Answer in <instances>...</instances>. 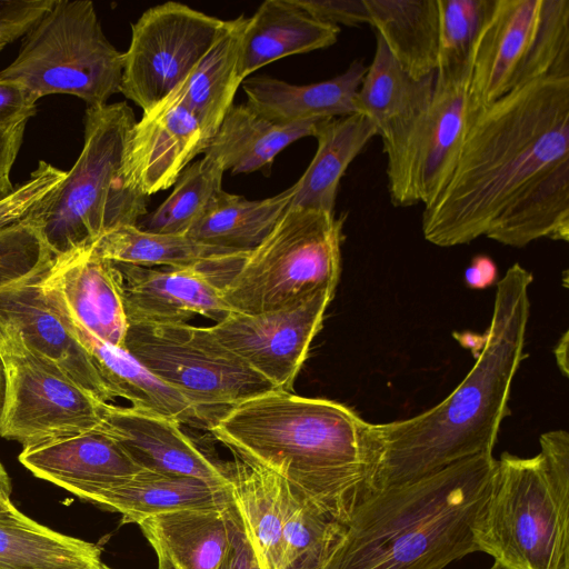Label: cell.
I'll list each match as a JSON object with an SVG mask.
<instances>
[{
	"label": "cell",
	"instance_id": "6da1fadb",
	"mask_svg": "<svg viewBox=\"0 0 569 569\" xmlns=\"http://www.w3.org/2000/svg\"><path fill=\"white\" fill-rule=\"evenodd\" d=\"M569 160V77L518 87L479 110L453 172L425 207V239L467 244L539 178Z\"/></svg>",
	"mask_w": 569,
	"mask_h": 569
},
{
	"label": "cell",
	"instance_id": "7a4b0ae2",
	"mask_svg": "<svg viewBox=\"0 0 569 569\" xmlns=\"http://www.w3.org/2000/svg\"><path fill=\"white\" fill-rule=\"evenodd\" d=\"M207 429L342 526L378 492L373 423L340 402L272 390L228 409Z\"/></svg>",
	"mask_w": 569,
	"mask_h": 569
},
{
	"label": "cell",
	"instance_id": "3957f363",
	"mask_svg": "<svg viewBox=\"0 0 569 569\" xmlns=\"http://www.w3.org/2000/svg\"><path fill=\"white\" fill-rule=\"evenodd\" d=\"M532 280L516 262L497 281L483 347L469 373L445 400L405 420L373 423L378 491L492 453L500 425L510 413L512 381L527 357Z\"/></svg>",
	"mask_w": 569,
	"mask_h": 569
},
{
	"label": "cell",
	"instance_id": "277c9868",
	"mask_svg": "<svg viewBox=\"0 0 569 569\" xmlns=\"http://www.w3.org/2000/svg\"><path fill=\"white\" fill-rule=\"evenodd\" d=\"M497 459L479 455L365 501L319 569H443L478 551Z\"/></svg>",
	"mask_w": 569,
	"mask_h": 569
},
{
	"label": "cell",
	"instance_id": "5b68a950",
	"mask_svg": "<svg viewBox=\"0 0 569 569\" xmlns=\"http://www.w3.org/2000/svg\"><path fill=\"white\" fill-rule=\"evenodd\" d=\"M539 445L530 458L501 453L475 527L478 551L506 569H569V435Z\"/></svg>",
	"mask_w": 569,
	"mask_h": 569
},
{
	"label": "cell",
	"instance_id": "8992f818",
	"mask_svg": "<svg viewBox=\"0 0 569 569\" xmlns=\"http://www.w3.org/2000/svg\"><path fill=\"white\" fill-rule=\"evenodd\" d=\"M126 101L87 108L83 148L66 179L27 217L56 254L93 246L106 232L137 226L148 198L129 188L122 164L136 123Z\"/></svg>",
	"mask_w": 569,
	"mask_h": 569
},
{
	"label": "cell",
	"instance_id": "52a82bcc",
	"mask_svg": "<svg viewBox=\"0 0 569 569\" xmlns=\"http://www.w3.org/2000/svg\"><path fill=\"white\" fill-rule=\"evenodd\" d=\"M345 218L288 207L270 234L220 283L227 305L257 315L292 306L323 288L336 291Z\"/></svg>",
	"mask_w": 569,
	"mask_h": 569
},
{
	"label": "cell",
	"instance_id": "ba28073f",
	"mask_svg": "<svg viewBox=\"0 0 569 569\" xmlns=\"http://www.w3.org/2000/svg\"><path fill=\"white\" fill-rule=\"evenodd\" d=\"M122 74L123 52L104 36L93 3L54 0L26 34L18 57L0 71V80L20 83L37 101L67 93L96 108L120 92Z\"/></svg>",
	"mask_w": 569,
	"mask_h": 569
},
{
	"label": "cell",
	"instance_id": "9c48e42d",
	"mask_svg": "<svg viewBox=\"0 0 569 569\" xmlns=\"http://www.w3.org/2000/svg\"><path fill=\"white\" fill-rule=\"evenodd\" d=\"M569 77V0H492L470 58L475 110L543 78Z\"/></svg>",
	"mask_w": 569,
	"mask_h": 569
},
{
	"label": "cell",
	"instance_id": "30bf717a",
	"mask_svg": "<svg viewBox=\"0 0 569 569\" xmlns=\"http://www.w3.org/2000/svg\"><path fill=\"white\" fill-rule=\"evenodd\" d=\"M123 348L188 399L208 426L238 403L278 390L223 346L210 327L129 323Z\"/></svg>",
	"mask_w": 569,
	"mask_h": 569
},
{
	"label": "cell",
	"instance_id": "8fae6325",
	"mask_svg": "<svg viewBox=\"0 0 569 569\" xmlns=\"http://www.w3.org/2000/svg\"><path fill=\"white\" fill-rule=\"evenodd\" d=\"M470 69L435 73L428 108L402 131L382 140L395 207L431 203L449 181L479 110L470 99Z\"/></svg>",
	"mask_w": 569,
	"mask_h": 569
},
{
	"label": "cell",
	"instance_id": "7c38bea8",
	"mask_svg": "<svg viewBox=\"0 0 569 569\" xmlns=\"http://www.w3.org/2000/svg\"><path fill=\"white\" fill-rule=\"evenodd\" d=\"M0 356L7 379L1 437L26 448L99 427L106 402L31 350L19 331L1 320Z\"/></svg>",
	"mask_w": 569,
	"mask_h": 569
},
{
	"label": "cell",
	"instance_id": "4fadbf2b",
	"mask_svg": "<svg viewBox=\"0 0 569 569\" xmlns=\"http://www.w3.org/2000/svg\"><path fill=\"white\" fill-rule=\"evenodd\" d=\"M223 21L173 1L144 11L123 52L120 92L150 112L186 82Z\"/></svg>",
	"mask_w": 569,
	"mask_h": 569
},
{
	"label": "cell",
	"instance_id": "5bb4252c",
	"mask_svg": "<svg viewBox=\"0 0 569 569\" xmlns=\"http://www.w3.org/2000/svg\"><path fill=\"white\" fill-rule=\"evenodd\" d=\"M335 292L323 288L292 306L263 313L232 311L210 328L223 346L278 390L292 392Z\"/></svg>",
	"mask_w": 569,
	"mask_h": 569
},
{
	"label": "cell",
	"instance_id": "9a60e30c",
	"mask_svg": "<svg viewBox=\"0 0 569 569\" xmlns=\"http://www.w3.org/2000/svg\"><path fill=\"white\" fill-rule=\"evenodd\" d=\"M40 286L69 320L106 343L123 347L129 321L120 276L93 246L56 256Z\"/></svg>",
	"mask_w": 569,
	"mask_h": 569
},
{
	"label": "cell",
	"instance_id": "2e32d148",
	"mask_svg": "<svg viewBox=\"0 0 569 569\" xmlns=\"http://www.w3.org/2000/svg\"><path fill=\"white\" fill-rule=\"evenodd\" d=\"M181 89L143 113L127 142L124 182L146 197L173 186L207 144L197 118L182 101Z\"/></svg>",
	"mask_w": 569,
	"mask_h": 569
},
{
	"label": "cell",
	"instance_id": "e0dca14e",
	"mask_svg": "<svg viewBox=\"0 0 569 569\" xmlns=\"http://www.w3.org/2000/svg\"><path fill=\"white\" fill-rule=\"evenodd\" d=\"M113 263L120 276L129 323H183L196 316L218 322L232 312L206 266Z\"/></svg>",
	"mask_w": 569,
	"mask_h": 569
},
{
	"label": "cell",
	"instance_id": "ac0fdd59",
	"mask_svg": "<svg viewBox=\"0 0 569 569\" xmlns=\"http://www.w3.org/2000/svg\"><path fill=\"white\" fill-rule=\"evenodd\" d=\"M48 269L0 288V320L13 326L31 350L97 400L109 403L113 397L90 356L42 292L40 280Z\"/></svg>",
	"mask_w": 569,
	"mask_h": 569
},
{
	"label": "cell",
	"instance_id": "d6986e66",
	"mask_svg": "<svg viewBox=\"0 0 569 569\" xmlns=\"http://www.w3.org/2000/svg\"><path fill=\"white\" fill-rule=\"evenodd\" d=\"M98 430L111 437L142 470L230 485L226 463L203 453L173 419L133 407L102 403Z\"/></svg>",
	"mask_w": 569,
	"mask_h": 569
},
{
	"label": "cell",
	"instance_id": "ffe728a7",
	"mask_svg": "<svg viewBox=\"0 0 569 569\" xmlns=\"http://www.w3.org/2000/svg\"><path fill=\"white\" fill-rule=\"evenodd\" d=\"M19 460L36 477L86 500L142 471L98 429L26 447Z\"/></svg>",
	"mask_w": 569,
	"mask_h": 569
},
{
	"label": "cell",
	"instance_id": "44dd1931",
	"mask_svg": "<svg viewBox=\"0 0 569 569\" xmlns=\"http://www.w3.org/2000/svg\"><path fill=\"white\" fill-rule=\"evenodd\" d=\"M234 501L169 511L138 526L152 547L158 569H217L231 542Z\"/></svg>",
	"mask_w": 569,
	"mask_h": 569
},
{
	"label": "cell",
	"instance_id": "7402d4cb",
	"mask_svg": "<svg viewBox=\"0 0 569 569\" xmlns=\"http://www.w3.org/2000/svg\"><path fill=\"white\" fill-rule=\"evenodd\" d=\"M367 71L361 59L335 78L292 84L268 76L242 81L247 104L278 124L308 120H327L357 113L356 97Z\"/></svg>",
	"mask_w": 569,
	"mask_h": 569
},
{
	"label": "cell",
	"instance_id": "603a6c76",
	"mask_svg": "<svg viewBox=\"0 0 569 569\" xmlns=\"http://www.w3.org/2000/svg\"><path fill=\"white\" fill-rule=\"evenodd\" d=\"M59 313L90 356L113 399L123 398L133 408L177 420L180 425L208 427L206 418L188 399L160 380L123 347L101 341Z\"/></svg>",
	"mask_w": 569,
	"mask_h": 569
},
{
	"label": "cell",
	"instance_id": "cb8c5ba5",
	"mask_svg": "<svg viewBox=\"0 0 569 569\" xmlns=\"http://www.w3.org/2000/svg\"><path fill=\"white\" fill-rule=\"evenodd\" d=\"M339 33V27L313 18L296 0H266L247 18L239 77L243 81L278 59L328 48L337 42Z\"/></svg>",
	"mask_w": 569,
	"mask_h": 569
},
{
	"label": "cell",
	"instance_id": "d4e9b609",
	"mask_svg": "<svg viewBox=\"0 0 569 569\" xmlns=\"http://www.w3.org/2000/svg\"><path fill=\"white\" fill-rule=\"evenodd\" d=\"M87 500L121 513L123 522L138 525L169 511L228 505L233 497L230 485L142 470Z\"/></svg>",
	"mask_w": 569,
	"mask_h": 569
},
{
	"label": "cell",
	"instance_id": "484cf974",
	"mask_svg": "<svg viewBox=\"0 0 569 569\" xmlns=\"http://www.w3.org/2000/svg\"><path fill=\"white\" fill-rule=\"evenodd\" d=\"M433 86L435 73L422 79L409 76L376 33L373 59L367 67L356 97L357 113L368 118L377 136L387 140L428 108Z\"/></svg>",
	"mask_w": 569,
	"mask_h": 569
},
{
	"label": "cell",
	"instance_id": "4316f807",
	"mask_svg": "<svg viewBox=\"0 0 569 569\" xmlns=\"http://www.w3.org/2000/svg\"><path fill=\"white\" fill-rule=\"evenodd\" d=\"M234 505L262 569H280L291 486L237 456L226 463Z\"/></svg>",
	"mask_w": 569,
	"mask_h": 569
},
{
	"label": "cell",
	"instance_id": "83f0119b",
	"mask_svg": "<svg viewBox=\"0 0 569 569\" xmlns=\"http://www.w3.org/2000/svg\"><path fill=\"white\" fill-rule=\"evenodd\" d=\"M375 136V126L360 113L319 122L313 134L318 142L316 153L293 184L289 208L335 213L342 176Z\"/></svg>",
	"mask_w": 569,
	"mask_h": 569
},
{
	"label": "cell",
	"instance_id": "f1b7e54d",
	"mask_svg": "<svg viewBox=\"0 0 569 569\" xmlns=\"http://www.w3.org/2000/svg\"><path fill=\"white\" fill-rule=\"evenodd\" d=\"M321 121L278 124L247 103L233 104L202 153L218 161L224 171L253 172L271 164L276 156L292 142L313 137Z\"/></svg>",
	"mask_w": 569,
	"mask_h": 569
},
{
	"label": "cell",
	"instance_id": "f546056e",
	"mask_svg": "<svg viewBox=\"0 0 569 569\" xmlns=\"http://www.w3.org/2000/svg\"><path fill=\"white\" fill-rule=\"evenodd\" d=\"M485 236L516 248L541 238L568 242L569 160L539 178L495 220Z\"/></svg>",
	"mask_w": 569,
	"mask_h": 569
},
{
	"label": "cell",
	"instance_id": "4dcf8cb0",
	"mask_svg": "<svg viewBox=\"0 0 569 569\" xmlns=\"http://www.w3.org/2000/svg\"><path fill=\"white\" fill-rule=\"evenodd\" d=\"M246 23L243 16L223 21L213 44L182 84V101L197 118L207 143L233 106L242 83L238 68Z\"/></svg>",
	"mask_w": 569,
	"mask_h": 569
},
{
	"label": "cell",
	"instance_id": "1f68e13d",
	"mask_svg": "<svg viewBox=\"0 0 569 569\" xmlns=\"http://www.w3.org/2000/svg\"><path fill=\"white\" fill-rule=\"evenodd\" d=\"M369 23L392 57L415 79L436 72L439 42L437 0H365Z\"/></svg>",
	"mask_w": 569,
	"mask_h": 569
},
{
	"label": "cell",
	"instance_id": "d6a6232c",
	"mask_svg": "<svg viewBox=\"0 0 569 569\" xmlns=\"http://www.w3.org/2000/svg\"><path fill=\"white\" fill-rule=\"evenodd\" d=\"M100 549L32 520L13 505L0 512V569H100Z\"/></svg>",
	"mask_w": 569,
	"mask_h": 569
},
{
	"label": "cell",
	"instance_id": "836d02e7",
	"mask_svg": "<svg viewBox=\"0 0 569 569\" xmlns=\"http://www.w3.org/2000/svg\"><path fill=\"white\" fill-rule=\"evenodd\" d=\"M292 196L293 186L262 200L220 190L186 236L210 247L248 253L270 234Z\"/></svg>",
	"mask_w": 569,
	"mask_h": 569
},
{
	"label": "cell",
	"instance_id": "e575fe53",
	"mask_svg": "<svg viewBox=\"0 0 569 569\" xmlns=\"http://www.w3.org/2000/svg\"><path fill=\"white\" fill-rule=\"evenodd\" d=\"M93 248L109 261L141 267L207 266L247 254L210 247L186 234L154 233L137 226L106 232Z\"/></svg>",
	"mask_w": 569,
	"mask_h": 569
},
{
	"label": "cell",
	"instance_id": "d590c367",
	"mask_svg": "<svg viewBox=\"0 0 569 569\" xmlns=\"http://www.w3.org/2000/svg\"><path fill=\"white\" fill-rule=\"evenodd\" d=\"M223 173L218 161L203 156L181 172L168 198L143 216L137 227L154 233L187 234L222 190Z\"/></svg>",
	"mask_w": 569,
	"mask_h": 569
},
{
	"label": "cell",
	"instance_id": "8d00e7d4",
	"mask_svg": "<svg viewBox=\"0 0 569 569\" xmlns=\"http://www.w3.org/2000/svg\"><path fill=\"white\" fill-rule=\"evenodd\" d=\"M343 527L291 487L280 569H319Z\"/></svg>",
	"mask_w": 569,
	"mask_h": 569
},
{
	"label": "cell",
	"instance_id": "74e56055",
	"mask_svg": "<svg viewBox=\"0 0 569 569\" xmlns=\"http://www.w3.org/2000/svg\"><path fill=\"white\" fill-rule=\"evenodd\" d=\"M492 0H437L438 59L435 73L470 69L475 40Z\"/></svg>",
	"mask_w": 569,
	"mask_h": 569
},
{
	"label": "cell",
	"instance_id": "f35d334b",
	"mask_svg": "<svg viewBox=\"0 0 569 569\" xmlns=\"http://www.w3.org/2000/svg\"><path fill=\"white\" fill-rule=\"evenodd\" d=\"M54 257L28 217L0 228V288L48 269Z\"/></svg>",
	"mask_w": 569,
	"mask_h": 569
},
{
	"label": "cell",
	"instance_id": "ab89813d",
	"mask_svg": "<svg viewBox=\"0 0 569 569\" xmlns=\"http://www.w3.org/2000/svg\"><path fill=\"white\" fill-rule=\"evenodd\" d=\"M68 171L41 160L29 178L0 200V228L19 221L46 201Z\"/></svg>",
	"mask_w": 569,
	"mask_h": 569
},
{
	"label": "cell",
	"instance_id": "60d3db41",
	"mask_svg": "<svg viewBox=\"0 0 569 569\" xmlns=\"http://www.w3.org/2000/svg\"><path fill=\"white\" fill-rule=\"evenodd\" d=\"M53 3L54 0H0V51L26 36Z\"/></svg>",
	"mask_w": 569,
	"mask_h": 569
},
{
	"label": "cell",
	"instance_id": "b9f144b4",
	"mask_svg": "<svg viewBox=\"0 0 569 569\" xmlns=\"http://www.w3.org/2000/svg\"><path fill=\"white\" fill-rule=\"evenodd\" d=\"M313 18L339 27H358L369 23L365 0H296Z\"/></svg>",
	"mask_w": 569,
	"mask_h": 569
},
{
	"label": "cell",
	"instance_id": "7bdbcfd3",
	"mask_svg": "<svg viewBox=\"0 0 569 569\" xmlns=\"http://www.w3.org/2000/svg\"><path fill=\"white\" fill-rule=\"evenodd\" d=\"M37 100L20 83L0 80V129L28 121L36 113Z\"/></svg>",
	"mask_w": 569,
	"mask_h": 569
},
{
	"label": "cell",
	"instance_id": "ee69618b",
	"mask_svg": "<svg viewBox=\"0 0 569 569\" xmlns=\"http://www.w3.org/2000/svg\"><path fill=\"white\" fill-rule=\"evenodd\" d=\"M217 569H262L238 508L230 546Z\"/></svg>",
	"mask_w": 569,
	"mask_h": 569
},
{
	"label": "cell",
	"instance_id": "f6af8a7d",
	"mask_svg": "<svg viewBox=\"0 0 569 569\" xmlns=\"http://www.w3.org/2000/svg\"><path fill=\"white\" fill-rule=\"evenodd\" d=\"M27 122H21L9 129H0V200L14 189L10 176L22 143Z\"/></svg>",
	"mask_w": 569,
	"mask_h": 569
},
{
	"label": "cell",
	"instance_id": "bcb514c9",
	"mask_svg": "<svg viewBox=\"0 0 569 569\" xmlns=\"http://www.w3.org/2000/svg\"><path fill=\"white\" fill-rule=\"evenodd\" d=\"M498 269L495 261L486 254H477L465 270V282L470 289L481 290L497 283Z\"/></svg>",
	"mask_w": 569,
	"mask_h": 569
},
{
	"label": "cell",
	"instance_id": "7dc6e473",
	"mask_svg": "<svg viewBox=\"0 0 569 569\" xmlns=\"http://www.w3.org/2000/svg\"><path fill=\"white\" fill-rule=\"evenodd\" d=\"M568 331H566L553 350L557 366L565 377H568Z\"/></svg>",
	"mask_w": 569,
	"mask_h": 569
},
{
	"label": "cell",
	"instance_id": "c3c4849f",
	"mask_svg": "<svg viewBox=\"0 0 569 569\" xmlns=\"http://www.w3.org/2000/svg\"><path fill=\"white\" fill-rule=\"evenodd\" d=\"M6 389H7V379H6V370L2 358L0 356V418L2 415L4 401H6Z\"/></svg>",
	"mask_w": 569,
	"mask_h": 569
},
{
	"label": "cell",
	"instance_id": "681fc988",
	"mask_svg": "<svg viewBox=\"0 0 569 569\" xmlns=\"http://www.w3.org/2000/svg\"><path fill=\"white\" fill-rule=\"evenodd\" d=\"M9 487H10L9 475L7 473L2 463L0 462V495L6 493L9 490Z\"/></svg>",
	"mask_w": 569,
	"mask_h": 569
},
{
	"label": "cell",
	"instance_id": "f907efd6",
	"mask_svg": "<svg viewBox=\"0 0 569 569\" xmlns=\"http://www.w3.org/2000/svg\"><path fill=\"white\" fill-rule=\"evenodd\" d=\"M12 506L10 497L0 496V512L6 511Z\"/></svg>",
	"mask_w": 569,
	"mask_h": 569
},
{
	"label": "cell",
	"instance_id": "816d5d0a",
	"mask_svg": "<svg viewBox=\"0 0 569 569\" xmlns=\"http://www.w3.org/2000/svg\"><path fill=\"white\" fill-rule=\"evenodd\" d=\"M488 569H506V568H503L500 565L493 562L492 566L490 568H488Z\"/></svg>",
	"mask_w": 569,
	"mask_h": 569
},
{
	"label": "cell",
	"instance_id": "f5cc1de1",
	"mask_svg": "<svg viewBox=\"0 0 569 569\" xmlns=\"http://www.w3.org/2000/svg\"><path fill=\"white\" fill-rule=\"evenodd\" d=\"M100 569H111L110 567L106 566L104 563L101 565Z\"/></svg>",
	"mask_w": 569,
	"mask_h": 569
}]
</instances>
